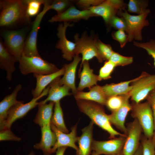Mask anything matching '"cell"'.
Returning <instances> with one entry per match:
<instances>
[{
    "label": "cell",
    "mask_w": 155,
    "mask_h": 155,
    "mask_svg": "<svg viewBox=\"0 0 155 155\" xmlns=\"http://www.w3.org/2000/svg\"><path fill=\"white\" fill-rule=\"evenodd\" d=\"M28 155H35V154L33 151H32Z\"/></svg>",
    "instance_id": "48"
},
{
    "label": "cell",
    "mask_w": 155,
    "mask_h": 155,
    "mask_svg": "<svg viewBox=\"0 0 155 155\" xmlns=\"http://www.w3.org/2000/svg\"><path fill=\"white\" fill-rule=\"evenodd\" d=\"M72 26L68 22H63L60 24L57 28V35L59 40L55 47L61 51L63 57L68 61H71L75 55V44L68 40L66 36L67 27Z\"/></svg>",
    "instance_id": "14"
},
{
    "label": "cell",
    "mask_w": 155,
    "mask_h": 155,
    "mask_svg": "<svg viewBox=\"0 0 155 155\" xmlns=\"http://www.w3.org/2000/svg\"><path fill=\"white\" fill-rule=\"evenodd\" d=\"M123 11H119L117 15L123 17L126 22L127 28L125 32L128 35V42H131L134 39L141 41L142 30L149 24L146 18L150 12V9H148L143 13L136 16L130 15L126 10Z\"/></svg>",
    "instance_id": "6"
},
{
    "label": "cell",
    "mask_w": 155,
    "mask_h": 155,
    "mask_svg": "<svg viewBox=\"0 0 155 155\" xmlns=\"http://www.w3.org/2000/svg\"><path fill=\"white\" fill-rule=\"evenodd\" d=\"M126 128L127 136L122 150L123 154V155H134L140 145L142 129L136 119L129 123Z\"/></svg>",
    "instance_id": "12"
},
{
    "label": "cell",
    "mask_w": 155,
    "mask_h": 155,
    "mask_svg": "<svg viewBox=\"0 0 155 155\" xmlns=\"http://www.w3.org/2000/svg\"><path fill=\"white\" fill-rule=\"evenodd\" d=\"M96 16L88 9L80 10L74 6H71L61 13L54 15L49 20L50 23L57 22H77L83 19L87 20L90 18Z\"/></svg>",
    "instance_id": "15"
},
{
    "label": "cell",
    "mask_w": 155,
    "mask_h": 155,
    "mask_svg": "<svg viewBox=\"0 0 155 155\" xmlns=\"http://www.w3.org/2000/svg\"><path fill=\"white\" fill-rule=\"evenodd\" d=\"M131 116L136 119L142 129L144 136L148 138H153L155 126L154 118L151 108L147 101L144 103L133 102Z\"/></svg>",
    "instance_id": "5"
},
{
    "label": "cell",
    "mask_w": 155,
    "mask_h": 155,
    "mask_svg": "<svg viewBox=\"0 0 155 155\" xmlns=\"http://www.w3.org/2000/svg\"><path fill=\"white\" fill-rule=\"evenodd\" d=\"M112 62L115 66H123L131 64L133 61L132 57H126L114 52L109 60Z\"/></svg>",
    "instance_id": "34"
},
{
    "label": "cell",
    "mask_w": 155,
    "mask_h": 155,
    "mask_svg": "<svg viewBox=\"0 0 155 155\" xmlns=\"http://www.w3.org/2000/svg\"><path fill=\"white\" fill-rule=\"evenodd\" d=\"M76 100L80 111L87 115L94 124L107 132L110 138H114L117 135L126 137V135L120 133L113 127L108 115L105 113L100 104L88 100Z\"/></svg>",
    "instance_id": "2"
},
{
    "label": "cell",
    "mask_w": 155,
    "mask_h": 155,
    "mask_svg": "<svg viewBox=\"0 0 155 155\" xmlns=\"http://www.w3.org/2000/svg\"><path fill=\"white\" fill-rule=\"evenodd\" d=\"M21 138L17 137L11 131L10 128H5L0 130V141L12 140L20 141Z\"/></svg>",
    "instance_id": "41"
},
{
    "label": "cell",
    "mask_w": 155,
    "mask_h": 155,
    "mask_svg": "<svg viewBox=\"0 0 155 155\" xmlns=\"http://www.w3.org/2000/svg\"><path fill=\"white\" fill-rule=\"evenodd\" d=\"M41 137L40 142L34 146L36 149L42 150L44 155H51L56 142V137L52 131L50 125L41 127Z\"/></svg>",
    "instance_id": "18"
},
{
    "label": "cell",
    "mask_w": 155,
    "mask_h": 155,
    "mask_svg": "<svg viewBox=\"0 0 155 155\" xmlns=\"http://www.w3.org/2000/svg\"><path fill=\"white\" fill-rule=\"evenodd\" d=\"M0 9L1 27L10 28L32 24L27 14L25 0H1Z\"/></svg>",
    "instance_id": "1"
},
{
    "label": "cell",
    "mask_w": 155,
    "mask_h": 155,
    "mask_svg": "<svg viewBox=\"0 0 155 155\" xmlns=\"http://www.w3.org/2000/svg\"><path fill=\"white\" fill-rule=\"evenodd\" d=\"M133 44L146 51L148 54L153 59L154 64L155 67V40L151 39L149 41L143 42L134 41Z\"/></svg>",
    "instance_id": "35"
},
{
    "label": "cell",
    "mask_w": 155,
    "mask_h": 155,
    "mask_svg": "<svg viewBox=\"0 0 155 155\" xmlns=\"http://www.w3.org/2000/svg\"><path fill=\"white\" fill-rule=\"evenodd\" d=\"M16 61L8 51L1 38L0 40V67L6 72V79L11 81L12 75L16 70L15 64Z\"/></svg>",
    "instance_id": "24"
},
{
    "label": "cell",
    "mask_w": 155,
    "mask_h": 155,
    "mask_svg": "<svg viewBox=\"0 0 155 155\" xmlns=\"http://www.w3.org/2000/svg\"><path fill=\"white\" fill-rule=\"evenodd\" d=\"M55 103L50 102L48 104H39L38 112L34 120V123L41 127L50 125Z\"/></svg>",
    "instance_id": "28"
},
{
    "label": "cell",
    "mask_w": 155,
    "mask_h": 155,
    "mask_svg": "<svg viewBox=\"0 0 155 155\" xmlns=\"http://www.w3.org/2000/svg\"><path fill=\"white\" fill-rule=\"evenodd\" d=\"M19 62L20 71L24 75L31 73L48 74L59 69L55 65L44 60L41 56L28 57L23 53Z\"/></svg>",
    "instance_id": "4"
},
{
    "label": "cell",
    "mask_w": 155,
    "mask_h": 155,
    "mask_svg": "<svg viewBox=\"0 0 155 155\" xmlns=\"http://www.w3.org/2000/svg\"><path fill=\"white\" fill-rule=\"evenodd\" d=\"M60 79V77L57 78L49 85L48 96L44 100L39 102V104H44L49 101L55 103L60 101L64 97L71 95L69 87L65 85L59 84Z\"/></svg>",
    "instance_id": "23"
},
{
    "label": "cell",
    "mask_w": 155,
    "mask_h": 155,
    "mask_svg": "<svg viewBox=\"0 0 155 155\" xmlns=\"http://www.w3.org/2000/svg\"><path fill=\"white\" fill-rule=\"evenodd\" d=\"M146 99L149 104L153 114L155 126L153 138L155 140V89L149 93Z\"/></svg>",
    "instance_id": "43"
},
{
    "label": "cell",
    "mask_w": 155,
    "mask_h": 155,
    "mask_svg": "<svg viewBox=\"0 0 155 155\" xmlns=\"http://www.w3.org/2000/svg\"><path fill=\"white\" fill-rule=\"evenodd\" d=\"M104 1L103 0H80L77 2V4L80 7L86 9L98 5Z\"/></svg>",
    "instance_id": "42"
},
{
    "label": "cell",
    "mask_w": 155,
    "mask_h": 155,
    "mask_svg": "<svg viewBox=\"0 0 155 155\" xmlns=\"http://www.w3.org/2000/svg\"><path fill=\"white\" fill-rule=\"evenodd\" d=\"M127 95L109 97L107 98L105 105L112 112L115 111L122 106Z\"/></svg>",
    "instance_id": "33"
},
{
    "label": "cell",
    "mask_w": 155,
    "mask_h": 155,
    "mask_svg": "<svg viewBox=\"0 0 155 155\" xmlns=\"http://www.w3.org/2000/svg\"><path fill=\"white\" fill-rule=\"evenodd\" d=\"M134 155H143V149L142 144L140 145Z\"/></svg>",
    "instance_id": "45"
},
{
    "label": "cell",
    "mask_w": 155,
    "mask_h": 155,
    "mask_svg": "<svg viewBox=\"0 0 155 155\" xmlns=\"http://www.w3.org/2000/svg\"><path fill=\"white\" fill-rule=\"evenodd\" d=\"M92 155H99L95 152L93 151V152H92Z\"/></svg>",
    "instance_id": "47"
},
{
    "label": "cell",
    "mask_w": 155,
    "mask_h": 155,
    "mask_svg": "<svg viewBox=\"0 0 155 155\" xmlns=\"http://www.w3.org/2000/svg\"><path fill=\"white\" fill-rule=\"evenodd\" d=\"M73 61L69 64H65L63 66L65 72L63 77L59 80L60 85H65L71 89L75 94L78 92L75 84V74L78 65L82 60V58L78 55H75Z\"/></svg>",
    "instance_id": "19"
},
{
    "label": "cell",
    "mask_w": 155,
    "mask_h": 155,
    "mask_svg": "<svg viewBox=\"0 0 155 155\" xmlns=\"http://www.w3.org/2000/svg\"><path fill=\"white\" fill-rule=\"evenodd\" d=\"M108 24L117 30H123L125 32L127 30V25L125 20L123 17L117 15L111 19Z\"/></svg>",
    "instance_id": "39"
},
{
    "label": "cell",
    "mask_w": 155,
    "mask_h": 155,
    "mask_svg": "<svg viewBox=\"0 0 155 155\" xmlns=\"http://www.w3.org/2000/svg\"><path fill=\"white\" fill-rule=\"evenodd\" d=\"M51 2L50 1H46L43 4L42 10L36 16L32 23L31 29L26 37L23 51V53L27 56H40L37 46L38 33L42 18L46 12L50 9Z\"/></svg>",
    "instance_id": "8"
},
{
    "label": "cell",
    "mask_w": 155,
    "mask_h": 155,
    "mask_svg": "<svg viewBox=\"0 0 155 155\" xmlns=\"http://www.w3.org/2000/svg\"><path fill=\"white\" fill-rule=\"evenodd\" d=\"M126 4L122 0H107L98 5L88 8L96 16L102 17L105 23L108 24L111 19L120 10H124Z\"/></svg>",
    "instance_id": "11"
},
{
    "label": "cell",
    "mask_w": 155,
    "mask_h": 155,
    "mask_svg": "<svg viewBox=\"0 0 155 155\" xmlns=\"http://www.w3.org/2000/svg\"><path fill=\"white\" fill-rule=\"evenodd\" d=\"M67 147H61L57 149L55 155H64V152Z\"/></svg>",
    "instance_id": "44"
},
{
    "label": "cell",
    "mask_w": 155,
    "mask_h": 155,
    "mask_svg": "<svg viewBox=\"0 0 155 155\" xmlns=\"http://www.w3.org/2000/svg\"><path fill=\"white\" fill-rule=\"evenodd\" d=\"M49 87V86L38 97L33 98L29 102L24 104L22 101L13 105L9 110L6 120L5 128H10L12 124L16 120L25 116L31 110L38 106V100L48 94Z\"/></svg>",
    "instance_id": "10"
},
{
    "label": "cell",
    "mask_w": 155,
    "mask_h": 155,
    "mask_svg": "<svg viewBox=\"0 0 155 155\" xmlns=\"http://www.w3.org/2000/svg\"><path fill=\"white\" fill-rule=\"evenodd\" d=\"M20 84L17 85L12 92L5 96L0 102V129L5 128V123L10 109L20 101L17 100L18 92L22 88Z\"/></svg>",
    "instance_id": "20"
},
{
    "label": "cell",
    "mask_w": 155,
    "mask_h": 155,
    "mask_svg": "<svg viewBox=\"0 0 155 155\" xmlns=\"http://www.w3.org/2000/svg\"><path fill=\"white\" fill-rule=\"evenodd\" d=\"M110 155H123V152L122 151L121 152L115 154H114Z\"/></svg>",
    "instance_id": "46"
},
{
    "label": "cell",
    "mask_w": 155,
    "mask_h": 155,
    "mask_svg": "<svg viewBox=\"0 0 155 155\" xmlns=\"http://www.w3.org/2000/svg\"><path fill=\"white\" fill-rule=\"evenodd\" d=\"M126 137L120 136L105 141L93 140L92 150L99 155L102 154L110 155L118 153L122 151Z\"/></svg>",
    "instance_id": "13"
},
{
    "label": "cell",
    "mask_w": 155,
    "mask_h": 155,
    "mask_svg": "<svg viewBox=\"0 0 155 155\" xmlns=\"http://www.w3.org/2000/svg\"><path fill=\"white\" fill-rule=\"evenodd\" d=\"M143 155H155V140L144 136L142 139Z\"/></svg>",
    "instance_id": "37"
},
{
    "label": "cell",
    "mask_w": 155,
    "mask_h": 155,
    "mask_svg": "<svg viewBox=\"0 0 155 155\" xmlns=\"http://www.w3.org/2000/svg\"><path fill=\"white\" fill-rule=\"evenodd\" d=\"M135 78L117 84H106L102 86L103 91L106 97L129 94L132 89L130 85Z\"/></svg>",
    "instance_id": "27"
},
{
    "label": "cell",
    "mask_w": 155,
    "mask_h": 155,
    "mask_svg": "<svg viewBox=\"0 0 155 155\" xmlns=\"http://www.w3.org/2000/svg\"><path fill=\"white\" fill-rule=\"evenodd\" d=\"M96 46L98 51L103 60H109L114 52L110 45L105 44L96 38Z\"/></svg>",
    "instance_id": "32"
},
{
    "label": "cell",
    "mask_w": 155,
    "mask_h": 155,
    "mask_svg": "<svg viewBox=\"0 0 155 155\" xmlns=\"http://www.w3.org/2000/svg\"><path fill=\"white\" fill-rule=\"evenodd\" d=\"M51 127L56 137V143L52 149V153L56 152L58 148L61 147H69L76 151L78 150V147L75 144L78 137L77 136V124L71 127V132L69 133L61 131L51 123Z\"/></svg>",
    "instance_id": "16"
},
{
    "label": "cell",
    "mask_w": 155,
    "mask_h": 155,
    "mask_svg": "<svg viewBox=\"0 0 155 155\" xmlns=\"http://www.w3.org/2000/svg\"><path fill=\"white\" fill-rule=\"evenodd\" d=\"M70 1L67 0H56L51 2L50 9L56 11L57 14L64 12L71 6Z\"/></svg>",
    "instance_id": "38"
},
{
    "label": "cell",
    "mask_w": 155,
    "mask_h": 155,
    "mask_svg": "<svg viewBox=\"0 0 155 155\" xmlns=\"http://www.w3.org/2000/svg\"><path fill=\"white\" fill-rule=\"evenodd\" d=\"M94 123L92 121L82 129V134L78 137V149L76 155H90L92 150L93 139V130Z\"/></svg>",
    "instance_id": "21"
},
{
    "label": "cell",
    "mask_w": 155,
    "mask_h": 155,
    "mask_svg": "<svg viewBox=\"0 0 155 155\" xmlns=\"http://www.w3.org/2000/svg\"><path fill=\"white\" fill-rule=\"evenodd\" d=\"M65 69L63 67L57 71L48 74L42 75L33 74V76L36 78V84L35 88L32 91L33 98L39 96L46 87L57 78L63 75Z\"/></svg>",
    "instance_id": "22"
},
{
    "label": "cell",
    "mask_w": 155,
    "mask_h": 155,
    "mask_svg": "<svg viewBox=\"0 0 155 155\" xmlns=\"http://www.w3.org/2000/svg\"><path fill=\"white\" fill-rule=\"evenodd\" d=\"M131 84L132 89L129 94L130 98L133 102H140L155 89V74L143 72Z\"/></svg>",
    "instance_id": "7"
},
{
    "label": "cell",
    "mask_w": 155,
    "mask_h": 155,
    "mask_svg": "<svg viewBox=\"0 0 155 155\" xmlns=\"http://www.w3.org/2000/svg\"><path fill=\"white\" fill-rule=\"evenodd\" d=\"M45 0H25L26 11L30 18L37 15L39 13L41 5L44 4Z\"/></svg>",
    "instance_id": "31"
},
{
    "label": "cell",
    "mask_w": 155,
    "mask_h": 155,
    "mask_svg": "<svg viewBox=\"0 0 155 155\" xmlns=\"http://www.w3.org/2000/svg\"><path fill=\"white\" fill-rule=\"evenodd\" d=\"M115 67L114 64L110 61H106L99 70L98 75L99 81L110 78L111 74Z\"/></svg>",
    "instance_id": "36"
},
{
    "label": "cell",
    "mask_w": 155,
    "mask_h": 155,
    "mask_svg": "<svg viewBox=\"0 0 155 155\" xmlns=\"http://www.w3.org/2000/svg\"><path fill=\"white\" fill-rule=\"evenodd\" d=\"M83 69L80 74V81L77 89L78 92L81 91L86 88H90L96 85L99 81L98 75L94 74L91 69L88 61H85L81 65Z\"/></svg>",
    "instance_id": "26"
},
{
    "label": "cell",
    "mask_w": 155,
    "mask_h": 155,
    "mask_svg": "<svg viewBox=\"0 0 155 155\" xmlns=\"http://www.w3.org/2000/svg\"><path fill=\"white\" fill-rule=\"evenodd\" d=\"M148 4V0H130L127 5V11L130 13L140 15L147 11Z\"/></svg>",
    "instance_id": "30"
},
{
    "label": "cell",
    "mask_w": 155,
    "mask_h": 155,
    "mask_svg": "<svg viewBox=\"0 0 155 155\" xmlns=\"http://www.w3.org/2000/svg\"><path fill=\"white\" fill-rule=\"evenodd\" d=\"M113 38L117 41L121 48L123 47L128 41V36L125 31L122 30H117L112 34Z\"/></svg>",
    "instance_id": "40"
},
{
    "label": "cell",
    "mask_w": 155,
    "mask_h": 155,
    "mask_svg": "<svg viewBox=\"0 0 155 155\" xmlns=\"http://www.w3.org/2000/svg\"><path fill=\"white\" fill-rule=\"evenodd\" d=\"M96 37L93 38L89 36L84 33L80 37L78 34L74 36V42L76 44L75 55L81 54L82 56V63L88 61L95 57L100 63L104 61L99 54L96 47L95 42Z\"/></svg>",
    "instance_id": "9"
},
{
    "label": "cell",
    "mask_w": 155,
    "mask_h": 155,
    "mask_svg": "<svg viewBox=\"0 0 155 155\" xmlns=\"http://www.w3.org/2000/svg\"><path fill=\"white\" fill-rule=\"evenodd\" d=\"M51 123L61 131L65 133H68L69 131L64 123L63 113L60 101L55 103L54 112L51 120Z\"/></svg>",
    "instance_id": "29"
},
{
    "label": "cell",
    "mask_w": 155,
    "mask_h": 155,
    "mask_svg": "<svg viewBox=\"0 0 155 155\" xmlns=\"http://www.w3.org/2000/svg\"><path fill=\"white\" fill-rule=\"evenodd\" d=\"M76 100H84L96 102L105 105L107 98L105 95L102 86L96 85L90 88L88 92H78L74 95Z\"/></svg>",
    "instance_id": "25"
},
{
    "label": "cell",
    "mask_w": 155,
    "mask_h": 155,
    "mask_svg": "<svg viewBox=\"0 0 155 155\" xmlns=\"http://www.w3.org/2000/svg\"><path fill=\"white\" fill-rule=\"evenodd\" d=\"M30 26L17 30L4 29L1 31L5 46L14 57L16 62H19L23 53L27 35L30 29Z\"/></svg>",
    "instance_id": "3"
},
{
    "label": "cell",
    "mask_w": 155,
    "mask_h": 155,
    "mask_svg": "<svg viewBox=\"0 0 155 155\" xmlns=\"http://www.w3.org/2000/svg\"><path fill=\"white\" fill-rule=\"evenodd\" d=\"M130 97V95L127 94L122 106L118 109L112 112L110 115H108L111 124L115 125L126 135L127 129L125 123L128 113L131 109V105L129 101Z\"/></svg>",
    "instance_id": "17"
}]
</instances>
